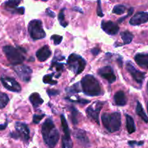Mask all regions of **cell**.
Instances as JSON below:
<instances>
[{
    "label": "cell",
    "mask_w": 148,
    "mask_h": 148,
    "mask_svg": "<svg viewBox=\"0 0 148 148\" xmlns=\"http://www.w3.org/2000/svg\"><path fill=\"white\" fill-rule=\"evenodd\" d=\"M42 135L45 143L50 148H53L59 140V132L51 119H47L42 125Z\"/></svg>",
    "instance_id": "6da1fadb"
},
{
    "label": "cell",
    "mask_w": 148,
    "mask_h": 148,
    "mask_svg": "<svg viewBox=\"0 0 148 148\" xmlns=\"http://www.w3.org/2000/svg\"><path fill=\"white\" fill-rule=\"evenodd\" d=\"M84 93L89 96H98L102 94V89L99 82L92 75H85L81 80Z\"/></svg>",
    "instance_id": "7a4b0ae2"
},
{
    "label": "cell",
    "mask_w": 148,
    "mask_h": 148,
    "mask_svg": "<svg viewBox=\"0 0 148 148\" xmlns=\"http://www.w3.org/2000/svg\"><path fill=\"white\" fill-rule=\"evenodd\" d=\"M101 119L105 128L110 132H115L120 130L121 120V114L119 112H114L112 114L104 113Z\"/></svg>",
    "instance_id": "3957f363"
},
{
    "label": "cell",
    "mask_w": 148,
    "mask_h": 148,
    "mask_svg": "<svg viewBox=\"0 0 148 148\" xmlns=\"http://www.w3.org/2000/svg\"><path fill=\"white\" fill-rule=\"evenodd\" d=\"M3 51L7 56V59L11 64L19 65L25 60V56L22 54L20 51L12 46H5L3 47Z\"/></svg>",
    "instance_id": "277c9868"
},
{
    "label": "cell",
    "mask_w": 148,
    "mask_h": 148,
    "mask_svg": "<svg viewBox=\"0 0 148 148\" xmlns=\"http://www.w3.org/2000/svg\"><path fill=\"white\" fill-rule=\"evenodd\" d=\"M67 64L71 70L73 71L76 75H79L85 69L86 62L82 56L72 53L68 58Z\"/></svg>",
    "instance_id": "5b68a950"
},
{
    "label": "cell",
    "mask_w": 148,
    "mask_h": 148,
    "mask_svg": "<svg viewBox=\"0 0 148 148\" xmlns=\"http://www.w3.org/2000/svg\"><path fill=\"white\" fill-rule=\"evenodd\" d=\"M28 32L33 40H40L46 37L42 22L39 20H33L29 23Z\"/></svg>",
    "instance_id": "8992f818"
},
{
    "label": "cell",
    "mask_w": 148,
    "mask_h": 148,
    "mask_svg": "<svg viewBox=\"0 0 148 148\" xmlns=\"http://www.w3.org/2000/svg\"><path fill=\"white\" fill-rule=\"evenodd\" d=\"M104 105L103 102L101 101H95L93 103L91 104L86 109V113L90 119L95 121L98 124H99V114L101 108Z\"/></svg>",
    "instance_id": "52a82bcc"
},
{
    "label": "cell",
    "mask_w": 148,
    "mask_h": 148,
    "mask_svg": "<svg viewBox=\"0 0 148 148\" xmlns=\"http://www.w3.org/2000/svg\"><path fill=\"white\" fill-rule=\"evenodd\" d=\"M0 79H1L3 86L8 90L15 92H19L21 90V87L20 84L14 78L10 77H1Z\"/></svg>",
    "instance_id": "ba28073f"
},
{
    "label": "cell",
    "mask_w": 148,
    "mask_h": 148,
    "mask_svg": "<svg viewBox=\"0 0 148 148\" xmlns=\"http://www.w3.org/2000/svg\"><path fill=\"white\" fill-rule=\"evenodd\" d=\"M14 71L16 72L19 77L24 82H27L31 78L32 69L26 65H16L14 67Z\"/></svg>",
    "instance_id": "9c48e42d"
},
{
    "label": "cell",
    "mask_w": 148,
    "mask_h": 148,
    "mask_svg": "<svg viewBox=\"0 0 148 148\" xmlns=\"http://www.w3.org/2000/svg\"><path fill=\"white\" fill-rule=\"evenodd\" d=\"M15 130L20 139H22L25 142L28 141L30 138V130L27 124L22 122H17L15 124Z\"/></svg>",
    "instance_id": "30bf717a"
},
{
    "label": "cell",
    "mask_w": 148,
    "mask_h": 148,
    "mask_svg": "<svg viewBox=\"0 0 148 148\" xmlns=\"http://www.w3.org/2000/svg\"><path fill=\"white\" fill-rule=\"evenodd\" d=\"M127 69L129 72L130 73V75L132 76L133 79L139 84L143 83V80H144L145 77V73L143 72H140V71L136 69V68L130 63V62H128L127 63Z\"/></svg>",
    "instance_id": "8fae6325"
},
{
    "label": "cell",
    "mask_w": 148,
    "mask_h": 148,
    "mask_svg": "<svg viewBox=\"0 0 148 148\" xmlns=\"http://www.w3.org/2000/svg\"><path fill=\"white\" fill-rule=\"evenodd\" d=\"M103 30L111 36L116 35L119 31V27L116 23L112 21H103L101 23Z\"/></svg>",
    "instance_id": "7c38bea8"
},
{
    "label": "cell",
    "mask_w": 148,
    "mask_h": 148,
    "mask_svg": "<svg viewBox=\"0 0 148 148\" xmlns=\"http://www.w3.org/2000/svg\"><path fill=\"white\" fill-rule=\"evenodd\" d=\"M98 74L100 76L106 79L109 83H113L116 81V76L114 75V70L110 66H104L100 69L98 71Z\"/></svg>",
    "instance_id": "4fadbf2b"
},
{
    "label": "cell",
    "mask_w": 148,
    "mask_h": 148,
    "mask_svg": "<svg viewBox=\"0 0 148 148\" xmlns=\"http://www.w3.org/2000/svg\"><path fill=\"white\" fill-rule=\"evenodd\" d=\"M148 22V12H140L134 14L130 20V23L132 25H139Z\"/></svg>",
    "instance_id": "5bb4252c"
},
{
    "label": "cell",
    "mask_w": 148,
    "mask_h": 148,
    "mask_svg": "<svg viewBox=\"0 0 148 148\" xmlns=\"http://www.w3.org/2000/svg\"><path fill=\"white\" fill-rule=\"evenodd\" d=\"M75 137L77 140L78 143L85 147H88L90 145V141L87 136L86 132L82 130H77L75 132Z\"/></svg>",
    "instance_id": "9a60e30c"
},
{
    "label": "cell",
    "mask_w": 148,
    "mask_h": 148,
    "mask_svg": "<svg viewBox=\"0 0 148 148\" xmlns=\"http://www.w3.org/2000/svg\"><path fill=\"white\" fill-rule=\"evenodd\" d=\"M51 55V51L50 50L49 47L46 45L39 49L36 52V56L38 61L43 62L47 60Z\"/></svg>",
    "instance_id": "2e32d148"
},
{
    "label": "cell",
    "mask_w": 148,
    "mask_h": 148,
    "mask_svg": "<svg viewBox=\"0 0 148 148\" xmlns=\"http://www.w3.org/2000/svg\"><path fill=\"white\" fill-rule=\"evenodd\" d=\"M134 60L140 67L148 69V54L137 53L134 56Z\"/></svg>",
    "instance_id": "e0dca14e"
},
{
    "label": "cell",
    "mask_w": 148,
    "mask_h": 148,
    "mask_svg": "<svg viewBox=\"0 0 148 148\" xmlns=\"http://www.w3.org/2000/svg\"><path fill=\"white\" fill-rule=\"evenodd\" d=\"M114 101H115L116 105L123 106L127 104V99L126 97L125 93L123 91L119 90L114 95Z\"/></svg>",
    "instance_id": "ac0fdd59"
},
{
    "label": "cell",
    "mask_w": 148,
    "mask_h": 148,
    "mask_svg": "<svg viewBox=\"0 0 148 148\" xmlns=\"http://www.w3.org/2000/svg\"><path fill=\"white\" fill-rule=\"evenodd\" d=\"M29 100H30V103H31V104L34 108H38L39 106L43 104V100L42 99L40 95L38 92L32 93L29 97Z\"/></svg>",
    "instance_id": "d6986e66"
},
{
    "label": "cell",
    "mask_w": 148,
    "mask_h": 148,
    "mask_svg": "<svg viewBox=\"0 0 148 148\" xmlns=\"http://www.w3.org/2000/svg\"><path fill=\"white\" fill-rule=\"evenodd\" d=\"M126 119H127V131L130 134H132L136 131L135 124H134V119L130 115H126Z\"/></svg>",
    "instance_id": "ffe728a7"
},
{
    "label": "cell",
    "mask_w": 148,
    "mask_h": 148,
    "mask_svg": "<svg viewBox=\"0 0 148 148\" xmlns=\"http://www.w3.org/2000/svg\"><path fill=\"white\" fill-rule=\"evenodd\" d=\"M136 113H137V115L143 120L145 123H148V117L146 115L145 112L143 110V106H142L141 103L140 102L137 101V106H136Z\"/></svg>",
    "instance_id": "44dd1931"
},
{
    "label": "cell",
    "mask_w": 148,
    "mask_h": 148,
    "mask_svg": "<svg viewBox=\"0 0 148 148\" xmlns=\"http://www.w3.org/2000/svg\"><path fill=\"white\" fill-rule=\"evenodd\" d=\"M121 37L122 38L123 42H124V45H126L129 44V43L132 41L134 36H133L131 32L127 30V31H124L121 33Z\"/></svg>",
    "instance_id": "7402d4cb"
},
{
    "label": "cell",
    "mask_w": 148,
    "mask_h": 148,
    "mask_svg": "<svg viewBox=\"0 0 148 148\" xmlns=\"http://www.w3.org/2000/svg\"><path fill=\"white\" fill-rule=\"evenodd\" d=\"M21 2V0H8L6 1L5 7L9 11H12L14 9L17 8V6Z\"/></svg>",
    "instance_id": "603a6c76"
},
{
    "label": "cell",
    "mask_w": 148,
    "mask_h": 148,
    "mask_svg": "<svg viewBox=\"0 0 148 148\" xmlns=\"http://www.w3.org/2000/svg\"><path fill=\"white\" fill-rule=\"evenodd\" d=\"M61 123H62V129H63L64 133V136L66 137H70V132H69V127H68V124L64 115L61 116Z\"/></svg>",
    "instance_id": "cb8c5ba5"
},
{
    "label": "cell",
    "mask_w": 148,
    "mask_h": 148,
    "mask_svg": "<svg viewBox=\"0 0 148 148\" xmlns=\"http://www.w3.org/2000/svg\"><path fill=\"white\" fill-rule=\"evenodd\" d=\"M10 101L8 95L4 92H0V109L5 108Z\"/></svg>",
    "instance_id": "d4e9b609"
},
{
    "label": "cell",
    "mask_w": 148,
    "mask_h": 148,
    "mask_svg": "<svg viewBox=\"0 0 148 148\" xmlns=\"http://www.w3.org/2000/svg\"><path fill=\"white\" fill-rule=\"evenodd\" d=\"M126 12V7L121 4H119V5H116L113 9V13L116 14H119L121 15L123 14Z\"/></svg>",
    "instance_id": "484cf974"
},
{
    "label": "cell",
    "mask_w": 148,
    "mask_h": 148,
    "mask_svg": "<svg viewBox=\"0 0 148 148\" xmlns=\"http://www.w3.org/2000/svg\"><path fill=\"white\" fill-rule=\"evenodd\" d=\"M71 117H72V121L74 124H77L78 123V119L77 117L79 116V112L75 109V108L74 107H71Z\"/></svg>",
    "instance_id": "4316f807"
},
{
    "label": "cell",
    "mask_w": 148,
    "mask_h": 148,
    "mask_svg": "<svg viewBox=\"0 0 148 148\" xmlns=\"http://www.w3.org/2000/svg\"><path fill=\"white\" fill-rule=\"evenodd\" d=\"M64 10L65 9H62L60 11V12L59 13V15H58V19H59V21L60 22L61 25L63 26L64 27H66L68 25L67 22L65 21V17H64Z\"/></svg>",
    "instance_id": "83f0119b"
},
{
    "label": "cell",
    "mask_w": 148,
    "mask_h": 148,
    "mask_svg": "<svg viewBox=\"0 0 148 148\" xmlns=\"http://www.w3.org/2000/svg\"><path fill=\"white\" fill-rule=\"evenodd\" d=\"M62 148H72V141L71 140V137H66L64 136L62 138Z\"/></svg>",
    "instance_id": "f1b7e54d"
},
{
    "label": "cell",
    "mask_w": 148,
    "mask_h": 148,
    "mask_svg": "<svg viewBox=\"0 0 148 148\" xmlns=\"http://www.w3.org/2000/svg\"><path fill=\"white\" fill-rule=\"evenodd\" d=\"M53 74L45 75L43 78V82L46 84H50V85H55V84H57V81L53 80Z\"/></svg>",
    "instance_id": "f546056e"
},
{
    "label": "cell",
    "mask_w": 148,
    "mask_h": 148,
    "mask_svg": "<svg viewBox=\"0 0 148 148\" xmlns=\"http://www.w3.org/2000/svg\"><path fill=\"white\" fill-rule=\"evenodd\" d=\"M79 83H77L75 84V85H74L72 87V88H67V89H66V92H69V93H72V94H74V93H77V92H80V88H79Z\"/></svg>",
    "instance_id": "4dcf8cb0"
},
{
    "label": "cell",
    "mask_w": 148,
    "mask_h": 148,
    "mask_svg": "<svg viewBox=\"0 0 148 148\" xmlns=\"http://www.w3.org/2000/svg\"><path fill=\"white\" fill-rule=\"evenodd\" d=\"M56 68V71H59V72H60V71L63 70V68H64V64L62 63H59V62H55V61H53V62H52V65L51 66V69H52V68Z\"/></svg>",
    "instance_id": "1f68e13d"
},
{
    "label": "cell",
    "mask_w": 148,
    "mask_h": 148,
    "mask_svg": "<svg viewBox=\"0 0 148 148\" xmlns=\"http://www.w3.org/2000/svg\"><path fill=\"white\" fill-rule=\"evenodd\" d=\"M51 39L53 40V43H54L55 45H59L60 44L61 42L62 41L63 38H62V36H59V35H53V36L51 37Z\"/></svg>",
    "instance_id": "d6a6232c"
},
{
    "label": "cell",
    "mask_w": 148,
    "mask_h": 148,
    "mask_svg": "<svg viewBox=\"0 0 148 148\" xmlns=\"http://www.w3.org/2000/svg\"><path fill=\"white\" fill-rule=\"evenodd\" d=\"M44 116H45V114H41V115H40V114H39V115L38 114H35L33 117V122L36 124H39L40 120L43 119V118Z\"/></svg>",
    "instance_id": "836d02e7"
},
{
    "label": "cell",
    "mask_w": 148,
    "mask_h": 148,
    "mask_svg": "<svg viewBox=\"0 0 148 148\" xmlns=\"http://www.w3.org/2000/svg\"><path fill=\"white\" fill-rule=\"evenodd\" d=\"M97 14L99 17H102L104 16V14L103 13L102 8H101V0H98V7H97Z\"/></svg>",
    "instance_id": "e575fe53"
},
{
    "label": "cell",
    "mask_w": 148,
    "mask_h": 148,
    "mask_svg": "<svg viewBox=\"0 0 148 148\" xmlns=\"http://www.w3.org/2000/svg\"><path fill=\"white\" fill-rule=\"evenodd\" d=\"M12 12L17 13V14H23L25 12V8L24 7H17V8L14 9V10H12Z\"/></svg>",
    "instance_id": "d590c367"
},
{
    "label": "cell",
    "mask_w": 148,
    "mask_h": 148,
    "mask_svg": "<svg viewBox=\"0 0 148 148\" xmlns=\"http://www.w3.org/2000/svg\"><path fill=\"white\" fill-rule=\"evenodd\" d=\"M133 12H134V9H133V8H130V10H129L128 14H127V15L125 16V17H121V18H120L119 20H118V21H119V23H122V22L124 21V20H125V19L127 18V17H128L129 16H130V15H131V14H132Z\"/></svg>",
    "instance_id": "8d00e7d4"
},
{
    "label": "cell",
    "mask_w": 148,
    "mask_h": 148,
    "mask_svg": "<svg viewBox=\"0 0 148 148\" xmlns=\"http://www.w3.org/2000/svg\"><path fill=\"white\" fill-rule=\"evenodd\" d=\"M59 90H47V93L49 94V95L50 96H55V95H57L59 94Z\"/></svg>",
    "instance_id": "74e56055"
},
{
    "label": "cell",
    "mask_w": 148,
    "mask_h": 148,
    "mask_svg": "<svg viewBox=\"0 0 148 148\" xmlns=\"http://www.w3.org/2000/svg\"><path fill=\"white\" fill-rule=\"evenodd\" d=\"M101 52V49H99V48H93V49H91V53H92V55L93 56H97V55H98V53Z\"/></svg>",
    "instance_id": "f35d334b"
},
{
    "label": "cell",
    "mask_w": 148,
    "mask_h": 148,
    "mask_svg": "<svg viewBox=\"0 0 148 148\" xmlns=\"http://www.w3.org/2000/svg\"><path fill=\"white\" fill-rule=\"evenodd\" d=\"M129 145H130L131 147H134V145H142L144 144V142H140V143H137L136 141H130L129 142Z\"/></svg>",
    "instance_id": "ab89813d"
},
{
    "label": "cell",
    "mask_w": 148,
    "mask_h": 148,
    "mask_svg": "<svg viewBox=\"0 0 148 148\" xmlns=\"http://www.w3.org/2000/svg\"><path fill=\"white\" fill-rule=\"evenodd\" d=\"M46 14H48V15L49 16V17H55V16H56V14H55V13L53 12H52L51 10H50L49 8L46 9Z\"/></svg>",
    "instance_id": "60d3db41"
},
{
    "label": "cell",
    "mask_w": 148,
    "mask_h": 148,
    "mask_svg": "<svg viewBox=\"0 0 148 148\" xmlns=\"http://www.w3.org/2000/svg\"><path fill=\"white\" fill-rule=\"evenodd\" d=\"M7 122H6L5 124H0V131L5 130V129L7 128Z\"/></svg>",
    "instance_id": "b9f144b4"
},
{
    "label": "cell",
    "mask_w": 148,
    "mask_h": 148,
    "mask_svg": "<svg viewBox=\"0 0 148 148\" xmlns=\"http://www.w3.org/2000/svg\"><path fill=\"white\" fill-rule=\"evenodd\" d=\"M73 10H75V11H77V12H81V13H82V12H83L82 11V10H81L80 8H79V7H74V8H73Z\"/></svg>",
    "instance_id": "7bdbcfd3"
},
{
    "label": "cell",
    "mask_w": 148,
    "mask_h": 148,
    "mask_svg": "<svg viewBox=\"0 0 148 148\" xmlns=\"http://www.w3.org/2000/svg\"><path fill=\"white\" fill-rule=\"evenodd\" d=\"M147 112H148V102L147 103Z\"/></svg>",
    "instance_id": "ee69618b"
},
{
    "label": "cell",
    "mask_w": 148,
    "mask_h": 148,
    "mask_svg": "<svg viewBox=\"0 0 148 148\" xmlns=\"http://www.w3.org/2000/svg\"><path fill=\"white\" fill-rule=\"evenodd\" d=\"M41 1H47V0H41Z\"/></svg>",
    "instance_id": "f6af8a7d"
},
{
    "label": "cell",
    "mask_w": 148,
    "mask_h": 148,
    "mask_svg": "<svg viewBox=\"0 0 148 148\" xmlns=\"http://www.w3.org/2000/svg\"><path fill=\"white\" fill-rule=\"evenodd\" d=\"M147 90H148V82H147Z\"/></svg>",
    "instance_id": "bcb514c9"
}]
</instances>
